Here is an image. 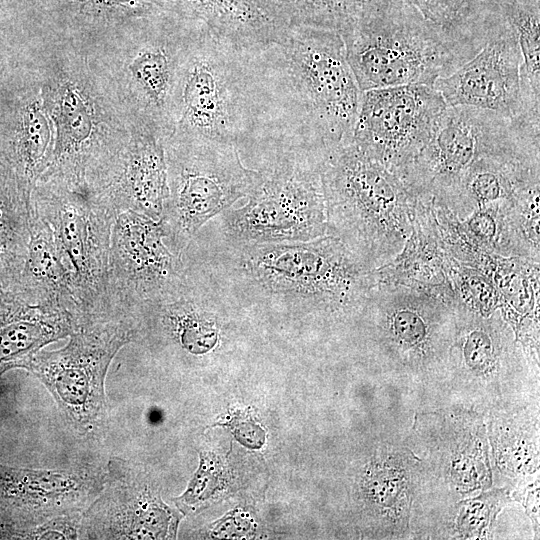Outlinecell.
<instances>
[{
	"label": "cell",
	"instance_id": "obj_9",
	"mask_svg": "<svg viewBox=\"0 0 540 540\" xmlns=\"http://www.w3.org/2000/svg\"><path fill=\"white\" fill-rule=\"evenodd\" d=\"M33 210L49 224L73 281L85 320L112 317L107 299L108 258L115 208L86 182L40 178Z\"/></svg>",
	"mask_w": 540,
	"mask_h": 540
},
{
	"label": "cell",
	"instance_id": "obj_7",
	"mask_svg": "<svg viewBox=\"0 0 540 540\" xmlns=\"http://www.w3.org/2000/svg\"><path fill=\"white\" fill-rule=\"evenodd\" d=\"M272 153L262 180L245 205L222 213V232L230 244L309 241L327 235L321 180L322 156L284 143Z\"/></svg>",
	"mask_w": 540,
	"mask_h": 540
},
{
	"label": "cell",
	"instance_id": "obj_11",
	"mask_svg": "<svg viewBox=\"0 0 540 540\" xmlns=\"http://www.w3.org/2000/svg\"><path fill=\"white\" fill-rule=\"evenodd\" d=\"M539 126L470 106H447L429 141L403 177L420 198L443 204L481 158L539 141Z\"/></svg>",
	"mask_w": 540,
	"mask_h": 540
},
{
	"label": "cell",
	"instance_id": "obj_15",
	"mask_svg": "<svg viewBox=\"0 0 540 540\" xmlns=\"http://www.w3.org/2000/svg\"><path fill=\"white\" fill-rule=\"evenodd\" d=\"M485 31L481 49L433 85L447 106H470L509 118L524 115L520 85L522 63L515 31L487 1L472 15Z\"/></svg>",
	"mask_w": 540,
	"mask_h": 540
},
{
	"label": "cell",
	"instance_id": "obj_26",
	"mask_svg": "<svg viewBox=\"0 0 540 540\" xmlns=\"http://www.w3.org/2000/svg\"><path fill=\"white\" fill-rule=\"evenodd\" d=\"M511 25L521 53L524 115L540 124V0H487Z\"/></svg>",
	"mask_w": 540,
	"mask_h": 540
},
{
	"label": "cell",
	"instance_id": "obj_2",
	"mask_svg": "<svg viewBox=\"0 0 540 540\" xmlns=\"http://www.w3.org/2000/svg\"><path fill=\"white\" fill-rule=\"evenodd\" d=\"M11 46L33 69L54 128L52 161L40 178L95 185L137 120L93 52L37 31L23 33Z\"/></svg>",
	"mask_w": 540,
	"mask_h": 540
},
{
	"label": "cell",
	"instance_id": "obj_33",
	"mask_svg": "<svg viewBox=\"0 0 540 540\" xmlns=\"http://www.w3.org/2000/svg\"><path fill=\"white\" fill-rule=\"evenodd\" d=\"M7 46V42L4 37L0 34V50Z\"/></svg>",
	"mask_w": 540,
	"mask_h": 540
},
{
	"label": "cell",
	"instance_id": "obj_18",
	"mask_svg": "<svg viewBox=\"0 0 540 540\" xmlns=\"http://www.w3.org/2000/svg\"><path fill=\"white\" fill-rule=\"evenodd\" d=\"M165 14L155 0H17L15 26L94 50Z\"/></svg>",
	"mask_w": 540,
	"mask_h": 540
},
{
	"label": "cell",
	"instance_id": "obj_20",
	"mask_svg": "<svg viewBox=\"0 0 540 540\" xmlns=\"http://www.w3.org/2000/svg\"><path fill=\"white\" fill-rule=\"evenodd\" d=\"M164 141L156 126L135 121L128 143L91 188L118 214L130 210L160 220L169 194Z\"/></svg>",
	"mask_w": 540,
	"mask_h": 540
},
{
	"label": "cell",
	"instance_id": "obj_24",
	"mask_svg": "<svg viewBox=\"0 0 540 540\" xmlns=\"http://www.w3.org/2000/svg\"><path fill=\"white\" fill-rule=\"evenodd\" d=\"M10 288L32 300L57 301L67 307L79 323L85 320L53 232L33 208L24 267L18 281Z\"/></svg>",
	"mask_w": 540,
	"mask_h": 540
},
{
	"label": "cell",
	"instance_id": "obj_12",
	"mask_svg": "<svg viewBox=\"0 0 540 540\" xmlns=\"http://www.w3.org/2000/svg\"><path fill=\"white\" fill-rule=\"evenodd\" d=\"M197 26L164 16L105 43L93 52L135 120L171 133L170 104L180 59Z\"/></svg>",
	"mask_w": 540,
	"mask_h": 540
},
{
	"label": "cell",
	"instance_id": "obj_21",
	"mask_svg": "<svg viewBox=\"0 0 540 540\" xmlns=\"http://www.w3.org/2000/svg\"><path fill=\"white\" fill-rule=\"evenodd\" d=\"M539 143H524L481 158L440 205L459 221L475 212L510 210L539 190Z\"/></svg>",
	"mask_w": 540,
	"mask_h": 540
},
{
	"label": "cell",
	"instance_id": "obj_10",
	"mask_svg": "<svg viewBox=\"0 0 540 540\" xmlns=\"http://www.w3.org/2000/svg\"><path fill=\"white\" fill-rule=\"evenodd\" d=\"M138 334L135 322L117 317L89 319L58 350H39L20 361L50 391L76 430L92 433L106 416L104 382L117 352Z\"/></svg>",
	"mask_w": 540,
	"mask_h": 540
},
{
	"label": "cell",
	"instance_id": "obj_23",
	"mask_svg": "<svg viewBox=\"0 0 540 540\" xmlns=\"http://www.w3.org/2000/svg\"><path fill=\"white\" fill-rule=\"evenodd\" d=\"M177 20L209 30L244 49L276 42L286 28L275 24L251 0H155Z\"/></svg>",
	"mask_w": 540,
	"mask_h": 540
},
{
	"label": "cell",
	"instance_id": "obj_27",
	"mask_svg": "<svg viewBox=\"0 0 540 540\" xmlns=\"http://www.w3.org/2000/svg\"><path fill=\"white\" fill-rule=\"evenodd\" d=\"M280 27H312L343 32L364 0H251Z\"/></svg>",
	"mask_w": 540,
	"mask_h": 540
},
{
	"label": "cell",
	"instance_id": "obj_6",
	"mask_svg": "<svg viewBox=\"0 0 540 540\" xmlns=\"http://www.w3.org/2000/svg\"><path fill=\"white\" fill-rule=\"evenodd\" d=\"M234 271L252 296L330 316L359 313L376 285L375 270L337 237L309 241L230 244Z\"/></svg>",
	"mask_w": 540,
	"mask_h": 540
},
{
	"label": "cell",
	"instance_id": "obj_14",
	"mask_svg": "<svg viewBox=\"0 0 540 540\" xmlns=\"http://www.w3.org/2000/svg\"><path fill=\"white\" fill-rule=\"evenodd\" d=\"M446 108L441 94L426 85L362 91L347 143L403 180Z\"/></svg>",
	"mask_w": 540,
	"mask_h": 540
},
{
	"label": "cell",
	"instance_id": "obj_17",
	"mask_svg": "<svg viewBox=\"0 0 540 540\" xmlns=\"http://www.w3.org/2000/svg\"><path fill=\"white\" fill-rule=\"evenodd\" d=\"M106 474L96 468H16L0 464V516L20 538L51 520L81 515L99 494Z\"/></svg>",
	"mask_w": 540,
	"mask_h": 540
},
{
	"label": "cell",
	"instance_id": "obj_35",
	"mask_svg": "<svg viewBox=\"0 0 540 540\" xmlns=\"http://www.w3.org/2000/svg\"><path fill=\"white\" fill-rule=\"evenodd\" d=\"M11 1H12V3L14 2V0H11Z\"/></svg>",
	"mask_w": 540,
	"mask_h": 540
},
{
	"label": "cell",
	"instance_id": "obj_22",
	"mask_svg": "<svg viewBox=\"0 0 540 540\" xmlns=\"http://www.w3.org/2000/svg\"><path fill=\"white\" fill-rule=\"evenodd\" d=\"M79 322L63 304L0 290V376L45 345L70 336Z\"/></svg>",
	"mask_w": 540,
	"mask_h": 540
},
{
	"label": "cell",
	"instance_id": "obj_19",
	"mask_svg": "<svg viewBox=\"0 0 540 540\" xmlns=\"http://www.w3.org/2000/svg\"><path fill=\"white\" fill-rule=\"evenodd\" d=\"M103 486L81 517L80 535L93 539L174 536L178 517L120 458L108 464Z\"/></svg>",
	"mask_w": 540,
	"mask_h": 540
},
{
	"label": "cell",
	"instance_id": "obj_4",
	"mask_svg": "<svg viewBox=\"0 0 540 540\" xmlns=\"http://www.w3.org/2000/svg\"><path fill=\"white\" fill-rule=\"evenodd\" d=\"M253 50L203 27L191 32L172 92L170 135L227 142L239 151L262 143L263 115Z\"/></svg>",
	"mask_w": 540,
	"mask_h": 540
},
{
	"label": "cell",
	"instance_id": "obj_28",
	"mask_svg": "<svg viewBox=\"0 0 540 540\" xmlns=\"http://www.w3.org/2000/svg\"><path fill=\"white\" fill-rule=\"evenodd\" d=\"M221 487H223L222 466L212 455L201 454L199 468L189 482L187 490L174 501L181 512L192 513L205 507Z\"/></svg>",
	"mask_w": 540,
	"mask_h": 540
},
{
	"label": "cell",
	"instance_id": "obj_29",
	"mask_svg": "<svg viewBox=\"0 0 540 540\" xmlns=\"http://www.w3.org/2000/svg\"><path fill=\"white\" fill-rule=\"evenodd\" d=\"M481 0H413L423 16L444 29L465 31Z\"/></svg>",
	"mask_w": 540,
	"mask_h": 540
},
{
	"label": "cell",
	"instance_id": "obj_3",
	"mask_svg": "<svg viewBox=\"0 0 540 540\" xmlns=\"http://www.w3.org/2000/svg\"><path fill=\"white\" fill-rule=\"evenodd\" d=\"M340 35L361 91L411 84L433 87L485 42L479 32L442 28L407 0H364Z\"/></svg>",
	"mask_w": 540,
	"mask_h": 540
},
{
	"label": "cell",
	"instance_id": "obj_13",
	"mask_svg": "<svg viewBox=\"0 0 540 540\" xmlns=\"http://www.w3.org/2000/svg\"><path fill=\"white\" fill-rule=\"evenodd\" d=\"M187 280L183 257L167 245L161 220L130 210L116 217L107 275L112 315L137 323L146 306L177 291Z\"/></svg>",
	"mask_w": 540,
	"mask_h": 540
},
{
	"label": "cell",
	"instance_id": "obj_30",
	"mask_svg": "<svg viewBox=\"0 0 540 540\" xmlns=\"http://www.w3.org/2000/svg\"><path fill=\"white\" fill-rule=\"evenodd\" d=\"M220 425L229 427L237 440L244 446L257 449L264 444L265 432L263 428L240 411L232 414L226 422Z\"/></svg>",
	"mask_w": 540,
	"mask_h": 540
},
{
	"label": "cell",
	"instance_id": "obj_32",
	"mask_svg": "<svg viewBox=\"0 0 540 540\" xmlns=\"http://www.w3.org/2000/svg\"><path fill=\"white\" fill-rule=\"evenodd\" d=\"M7 50H8V46H5L3 49L0 50V71H1V68H2V64H3V61H4L5 55L7 53Z\"/></svg>",
	"mask_w": 540,
	"mask_h": 540
},
{
	"label": "cell",
	"instance_id": "obj_8",
	"mask_svg": "<svg viewBox=\"0 0 540 540\" xmlns=\"http://www.w3.org/2000/svg\"><path fill=\"white\" fill-rule=\"evenodd\" d=\"M168 198L161 222L167 245L182 255L200 228L223 213L261 182L231 143L170 135L164 141Z\"/></svg>",
	"mask_w": 540,
	"mask_h": 540
},
{
	"label": "cell",
	"instance_id": "obj_25",
	"mask_svg": "<svg viewBox=\"0 0 540 540\" xmlns=\"http://www.w3.org/2000/svg\"><path fill=\"white\" fill-rule=\"evenodd\" d=\"M31 194L0 157V290L18 281L30 236Z\"/></svg>",
	"mask_w": 540,
	"mask_h": 540
},
{
	"label": "cell",
	"instance_id": "obj_16",
	"mask_svg": "<svg viewBox=\"0 0 540 540\" xmlns=\"http://www.w3.org/2000/svg\"><path fill=\"white\" fill-rule=\"evenodd\" d=\"M54 140L38 79L23 55L8 47L0 71V157L30 194L52 161Z\"/></svg>",
	"mask_w": 540,
	"mask_h": 540
},
{
	"label": "cell",
	"instance_id": "obj_31",
	"mask_svg": "<svg viewBox=\"0 0 540 540\" xmlns=\"http://www.w3.org/2000/svg\"><path fill=\"white\" fill-rule=\"evenodd\" d=\"M14 17L11 0H0V34L7 39L13 31Z\"/></svg>",
	"mask_w": 540,
	"mask_h": 540
},
{
	"label": "cell",
	"instance_id": "obj_5",
	"mask_svg": "<svg viewBox=\"0 0 540 540\" xmlns=\"http://www.w3.org/2000/svg\"><path fill=\"white\" fill-rule=\"evenodd\" d=\"M327 235L376 270L393 263L414 230L417 197L405 182L350 143L321 161Z\"/></svg>",
	"mask_w": 540,
	"mask_h": 540
},
{
	"label": "cell",
	"instance_id": "obj_34",
	"mask_svg": "<svg viewBox=\"0 0 540 540\" xmlns=\"http://www.w3.org/2000/svg\"><path fill=\"white\" fill-rule=\"evenodd\" d=\"M407 1H410V2H412V3H413V0H407ZM413 4H414V3H413Z\"/></svg>",
	"mask_w": 540,
	"mask_h": 540
},
{
	"label": "cell",
	"instance_id": "obj_1",
	"mask_svg": "<svg viewBox=\"0 0 540 540\" xmlns=\"http://www.w3.org/2000/svg\"><path fill=\"white\" fill-rule=\"evenodd\" d=\"M252 58L265 141L324 156L350 140L362 91L339 32L288 27Z\"/></svg>",
	"mask_w": 540,
	"mask_h": 540
}]
</instances>
